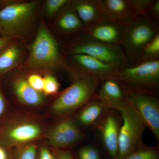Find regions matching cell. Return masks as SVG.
<instances>
[{"label":"cell","instance_id":"obj_5","mask_svg":"<svg viewBox=\"0 0 159 159\" xmlns=\"http://www.w3.org/2000/svg\"><path fill=\"white\" fill-rule=\"evenodd\" d=\"M115 110L119 112L122 119L117 159H122L143 145L142 138L146 126L127 101L117 107Z\"/></svg>","mask_w":159,"mask_h":159},{"label":"cell","instance_id":"obj_11","mask_svg":"<svg viewBox=\"0 0 159 159\" xmlns=\"http://www.w3.org/2000/svg\"><path fill=\"white\" fill-rule=\"evenodd\" d=\"M126 26L102 16L98 21L84 29V35L100 42L122 45Z\"/></svg>","mask_w":159,"mask_h":159},{"label":"cell","instance_id":"obj_2","mask_svg":"<svg viewBox=\"0 0 159 159\" xmlns=\"http://www.w3.org/2000/svg\"><path fill=\"white\" fill-rule=\"evenodd\" d=\"M100 82L81 72L52 103L50 109L51 114L59 119L71 116L90 101Z\"/></svg>","mask_w":159,"mask_h":159},{"label":"cell","instance_id":"obj_18","mask_svg":"<svg viewBox=\"0 0 159 159\" xmlns=\"http://www.w3.org/2000/svg\"><path fill=\"white\" fill-rule=\"evenodd\" d=\"M71 3L84 28L94 24L102 16L96 0L75 1Z\"/></svg>","mask_w":159,"mask_h":159},{"label":"cell","instance_id":"obj_4","mask_svg":"<svg viewBox=\"0 0 159 159\" xmlns=\"http://www.w3.org/2000/svg\"><path fill=\"white\" fill-rule=\"evenodd\" d=\"M158 34L157 25L148 15L138 16L126 25L122 45L129 61L140 58L146 46Z\"/></svg>","mask_w":159,"mask_h":159},{"label":"cell","instance_id":"obj_29","mask_svg":"<svg viewBox=\"0 0 159 159\" xmlns=\"http://www.w3.org/2000/svg\"><path fill=\"white\" fill-rule=\"evenodd\" d=\"M36 159H55L52 148L47 145H41L38 147Z\"/></svg>","mask_w":159,"mask_h":159},{"label":"cell","instance_id":"obj_33","mask_svg":"<svg viewBox=\"0 0 159 159\" xmlns=\"http://www.w3.org/2000/svg\"><path fill=\"white\" fill-rule=\"evenodd\" d=\"M11 36L2 35L0 36V51L6 48L11 39Z\"/></svg>","mask_w":159,"mask_h":159},{"label":"cell","instance_id":"obj_26","mask_svg":"<svg viewBox=\"0 0 159 159\" xmlns=\"http://www.w3.org/2000/svg\"><path fill=\"white\" fill-rule=\"evenodd\" d=\"M70 2L69 0H48L46 2V12L50 16L54 15Z\"/></svg>","mask_w":159,"mask_h":159},{"label":"cell","instance_id":"obj_32","mask_svg":"<svg viewBox=\"0 0 159 159\" xmlns=\"http://www.w3.org/2000/svg\"><path fill=\"white\" fill-rule=\"evenodd\" d=\"M6 110V100L0 89V121L5 115Z\"/></svg>","mask_w":159,"mask_h":159},{"label":"cell","instance_id":"obj_24","mask_svg":"<svg viewBox=\"0 0 159 159\" xmlns=\"http://www.w3.org/2000/svg\"><path fill=\"white\" fill-rule=\"evenodd\" d=\"M60 89V84L54 76L48 74L43 77V93L45 96H51L57 93Z\"/></svg>","mask_w":159,"mask_h":159},{"label":"cell","instance_id":"obj_10","mask_svg":"<svg viewBox=\"0 0 159 159\" xmlns=\"http://www.w3.org/2000/svg\"><path fill=\"white\" fill-rule=\"evenodd\" d=\"M83 134L71 116L60 119L47 131L44 138L51 148L62 149L81 141Z\"/></svg>","mask_w":159,"mask_h":159},{"label":"cell","instance_id":"obj_6","mask_svg":"<svg viewBox=\"0 0 159 159\" xmlns=\"http://www.w3.org/2000/svg\"><path fill=\"white\" fill-rule=\"evenodd\" d=\"M125 98L146 127L159 141V101L153 94L123 88Z\"/></svg>","mask_w":159,"mask_h":159},{"label":"cell","instance_id":"obj_7","mask_svg":"<svg viewBox=\"0 0 159 159\" xmlns=\"http://www.w3.org/2000/svg\"><path fill=\"white\" fill-rule=\"evenodd\" d=\"M84 37L71 48V55L85 54L120 68L129 66V61L120 46L100 42L85 35Z\"/></svg>","mask_w":159,"mask_h":159},{"label":"cell","instance_id":"obj_28","mask_svg":"<svg viewBox=\"0 0 159 159\" xmlns=\"http://www.w3.org/2000/svg\"><path fill=\"white\" fill-rule=\"evenodd\" d=\"M30 86L38 92L43 93V77L37 74L29 75L26 79Z\"/></svg>","mask_w":159,"mask_h":159},{"label":"cell","instance_id":"obj_15","mask_svg":"<svg viewBox=\"0 0 159 159\" xmlns=\"http://www.w3.org/2000/svg\"><path fill=\"white\" fill-rule=\"evenodd\" d=\"M11 86L18 101L25 106L39 107L45 102V96L30 86L25 77H19L14 78L11 82Z\"/></svg>","mask_w":159,"mask_h":159},{"label":"cell","instance_id":"obj_13","mask_svg":"<svg viewBox=\"0 0 159 159\" xmlns=\"http://www.w3.org/2000/svg\"><path fill=\"white\" fill-rule=\"evenodd\" d=\"M74 62L81 69L82 73L96 77L100 81L108 79L118 80L120 68L106 63L85 54L72 55Z\"/></svg>","mask_w":159,"mask_h":159},{"label":"cell","instance_id":"obj_3","mask_svg":"<svg viewBox=\"0 0 159 159\" xmlns=\"http://www.w3.org/2000/svg\"><path fill=\"white\" fill-rule=\"evenodd\" d=\"M27 65L32 70L43 71L55 70L63 66L58 43L44 23L40 25L29 46Z\"/></svg>","mask_w":159,"mask_h":159},{"label":"cell","instance_id":"obj_25","mask_svg":"<svg viewBox=\"0 0 159 159\" xmlns=\"http://www.w3.org/2000/svg\"><path fill=\"white\" fill-rule=\"evenodd\" d=\"M153 0H129L131 5L137 16L148 15Z\"/></svg>","mask_w":159,"mask_h":159},{"label":"cell","instance_id":"obj_20","mask_svg":"<svg viewBox=\"0 0 159 159\" xmlns=\"http://www.w3.org/2000/svg\"><path fill=\"white\" fill-rule=\"evenodd\" d=\"M57 26L62 31L73 32L84 29V27L72 6L61 14L57 21Z\"/></svg>","mask_w":159,"mask_h":159},{"label":"cell","instance_id":"obj_12","mask_svg":"<svg viewBox=\"0 0 159 159\" xmlns=\"http://www.w3.org/2000/svg\"><path fill=\"white\" fill-rule=\"evenodd\" d=\"M108 110L96 123L102 144L112 159H117L121 116Z\"/></svg>","mask_w":159,"mask_h":159},{"label":"cell","instance_id":"obj_35","mask_svg":"<svg viewBox=\"0 0 159 159\" xmlns=\"http://www.w3.org/2000/svg\"><path fill=\"white\" fill-rule=\"evenodd\" d=\"M2 34L3 35L2 31V28H1V26H0V35H2Z\"/></svg>","mask_w":159,"mask_h":159},{"label":"cell","instance_id":"obj_1","mask_svg":"<svg viewBox=\"0 0 159 159\" xmlns=\"http://www.w3.org/2000/svg\"><path fill=\"white\" fill-rule=\"evenodd\" d=\"M48 130L35 116L19 114L8 118L0 125V144L10 150L20 145L37 142Z\"/></svg>","mask_w":159,"mask_h":159},{"label":"cell","instance_id":"obj_23","mask_svg":"<svg viewBox=\"0 0 159 159\" xmlns=\"http://www.w3.org/2000/svg\"><path fill=\"white\" fill-rule=\"evenodd\" d=\"M159 157L157 148L143 145L133 153L122 159H159Z\"/></svg>","mask_w":159,"mask_h":159},{"label":"cell","instance_id":"obj_14","mask_svg":"<svg viewBox=\"0 0 159 159\" xmlns=\"http://www.w3.org/2000/svg\"><path fill=\"white\" fill-rule=\"evenodd\" d=\"M101 14L126 26L137 17L129 0H96Z\"/></svg>","mask_w":159,"mask_h":159},{"label":"cell","instance_id":"obj_31","mask_svg":"<svg viewBox=\"0 0 159 159\" xmlns=\"http://www.w3.org/2000/svg\"><path fill=\"white\" fill-rule=\"evenodd\" d=\"M149 13H150L151 16H152L153 17L157 18L159 16V1L156 0L154 1L151 7L150 11ZM148 13V15H149Z\"/></svg>","mask_w":159,"mask_h":159},{"label":"cell","instance_id":"obj_8","mask_svg":"<svg viewBox=\"0 0 159 159\" xmlns=\"http://www.w3.org/2000/svg\"><path fill=\"white\" fill-rule=\"evenodd\" d=\"M38 6L34 1L6 5L0 10V26L3 35L22 34L31 23Z\"/></svg>","mask_w":159,"mask_h":159},{"label":"cell","instance_id":"obj_17","mask_svg":"<svg viewBox=\"0 0 159 159\" xmlns=\"http://www.w3.org/2000/svg\"><path fill=\"white\" fill-rule=\"evenodd\" d=\"M109 109L97 97L80 108L74 119L79 127H88L96 124Z\"/></svg>","mask_w":159,"mask_h":159},{"label":"cell","instance_id":"obj_27","mask_svg":"<svg viewBox=\"0 0 159 159\" xmlns=\"http://www.w3.org/2000/svg\"><path fill=\"white\" fill-rule=\"evenodd\" d=\"M78 159H100L97 148L90 145L84 146L78 152Z\"/></svg>","mask_w":159,"mask_h":159},{"label":"cell","instance_id":"obj_21","mask_svg":"<svg viewBox=\"0 0 159 159\" xmlns=\"http://www.w3.org/2000/svg\"><path fill=\"white\" fill-rule=\"evenodd\" d=\"M37 142L20 145L9 150L11 159H36L38 146Z\"/></svg>","mask_w":159,"mask_h":159},{"label":"cell","instance_id":"obj_22","mask_svg":"<svg viewBox=\"0 0 159 159\" xmlns=\"http://www.w3.org/2000/svg\"><path fill=\"white\" fill-rule=\"evenodd\" d=\"M159 55V34L157 35L142 51L140 58L143 61L157 59Z\"/></svg>","mask_w":159,"mask_h":159},{"label":"cell","instance_id":"obj_30","mask_svg":"<svg viewBox=\"0 0 159 159\" xmlns=\"http://www.w3.org/2000/svg\"><path fill=\"white\" fill-rule=\"evenodd\" d=\"M51 148L55 159H74L73 154L69 151L58 148Z\"/></svg>","mask_w":159,"mask_h":159},{"label":"cell","instance_id":"obj_16","mask_svg":"<svg viewBox=\"0 0 159 159\" xmlns=\"http://www.w3.org/2000/svg\"><path fill=\"white\" fill-rule=\"evenodd\" d=\"M119 80L108 79L102 80L97 98L108 108L115 110L126 101L123 88Z\"/></svg>","mask_w":159,"mask_h":159},{"label":"cell","instance_id":"obj_19","mask_svg":"<svg viewBox=\"0 0 159 159\" xmlns=\"http://www.w3.org/2000/svg\"><path fill=\"white\" fill-rule=\"evenodd\" d=\"M21 51L19 46H7L0 51V75L7 73L14 68L19 62Z\"/></svg>","mask_w":159,"mask_h":159},{"label":"cell","instance_id":"obj_34","mask_svg":"<svg viewBox=\"0 0 159 159\" xmlns=\"http://www.w3.org/2000/svg\"><path fill=\"white\" fill-rule=\"evenodd\" d=\"M0 159H11L9 149L0 144Z\"/></svg>","mask_w":159,"mask_h":159},{"label":"cell","instance_id":"obj_9","mask_svg":"<svg viewBox=\"0 0 159 159\" xmlns=\"http://www.w3.org/2000/svg\"><path fill=\"white\" fill-rule=\"evenodd\" d=\"M118 80L126 83L131 89L137 91L147 92L157 88L159 82V61H147L134 66L122 68L119 70Z\"/></svg>","mask_w":159,"mask_h":159}]
</instances>
